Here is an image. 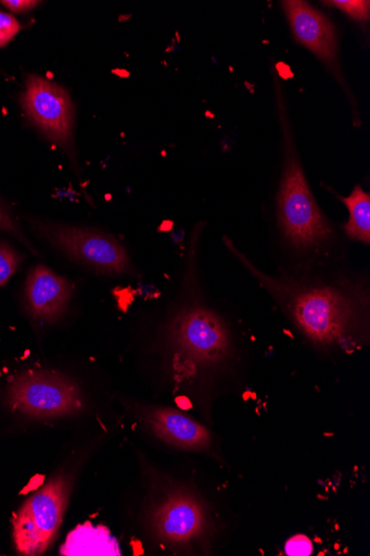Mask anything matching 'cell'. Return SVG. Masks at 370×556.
Wrapping results in <instances>:
<instances>
[{
    "label": "cell",
    "mask_w": 370,
    "mask_h": 556,
    "mask_svg": "<svg viewBox=\"0 0 370 556\" xmlns=\"http://www.w3.org/2000/svg\"><path fill=\"white\" fill-rule=\"evenodd\" d=\"M196 248L194 233L178 294L157 331L156 351L175 391L204 408L233 375L240 357L230 324L204 294Z\"/></svg>",
    "instance_id": "cell-1"
},
{
    "label": "cell",
    "mask_w": 370,
    "mask_h": 556,
    "mask_svg": "<svg viewBox=\"0 0 370 556\" xmlns=\"http://www.w3.org/2000/svg\"><path fill=\"white\" fill-rule=\"evenodd\" d=\"M227 245L314 349L348 352L368 343L370 288L362 274L320 266L266 274L231 241Z\"/></svg>",
    "instance_id": "cell-2"
},
{
    "label": "cell",
    "mask_w": 370,
    "mask_h": 556,
    "mask_svg": "<svg viewBox=\"0 0 370 556\" xmlns=\"http://www.w3.org/2000/svg\"><path fill=\"white\" fill-rule=\"evenodd\" d=\"M285 156L278 193V224L298 262L294 268L322 266V258L334 239V231L308 186L292 139L285 136Z\"/></svg>",
    "instance_id": "cell-3"
},
{
    "label": "cell",
    "mask_w": 370,
    "mask_h": 556,
    "mask_svg": "<svg viewBox=\"0 0 370 556\" xmlns=\"http://www.w3.org/2000/svg\"><path fill=\"white\" fill-rule=\"evenodd\" d=\"M146 526L158 546L187 554L205 553L216 530L205 502L177 484L155 496L146 513Z\"/></svg>",
    "instance_id": "cell-4"
},
{
    "label": "cell",
    "mask_w": 370,
    "mask_h": 556,
    "mask_svg": "<svg viewBox=\"0 0 370 556\" xmlns=\"http://www.w3.org/2000/svg\"><path fill=\"white\" fill-rule=\"evenodd\" d=\"M3 402L11 412L35 420L80 415L85 395L71 378L56 371L27 370L12 379Z\"/></svg>",
    "instance_id": "cell-5"
},
{
    "label": "cell",
    "mask_w": 370,
    "mask_h": 556,
    "mask_svg": "<svg viewBox=\"0 0 370 556\" xmlns=\"http://www.w3.org/2000/svg\"><path fill=\"white\" fill-rule=\"evenodd\" d=\"M75 476L63 470L33 494L13 520V536L21 555L44 553L64 521Z\"/></svg>",
    "instance_id": "cell-6"
},
{
    "label": "cell",
    "mask_w": 370,
    "mask_h": 556,
    "mask_svg": "<svg viewBox=\"0 0 370 556\" xmlns=\"http://www.w3.org/2000/svg\"><path fill=\"white\" fill-rule=\"evenodd\" d=\"M36 226L40 235L67 258L99 275H139L126 248L107 232L54 223H37Z\"/></svg>",
    "instance_id": "cell-7"
},
{
    "label": "cell",
    "mask_w": 370,
    "mask_h": 556,
    "mask_svg": "<svg viewBox=\"0 0 370 556\" xmlns=\"http://www.w3.org/2000/svg\"><path fill=\"white\" fill-rule=\"evenodd\" d=\"M21 103L28 118L49 140L74 154V106L64 87L41 76L30 75Z\"/></svg>",
    "instance_id": "cell-8"
},
{
    "label": "cell",
    "mask_w": 370,
    "mask_h": 556,
    "mask_svg": "<svg viewBox=\"0 0 370 556\" xmlns=\"http://www.w3.org/2000/svg\"><path fill=\"white\" fill-rule=\"evenodd\" d=\"M135 415L156 439L183 451L214 453L215 437L189 415L170 407L133 404Z\"/></svg>",
    "instance_id": "cell-9"
},
{
    "label": "cell",
    "mask_w": 370,
    "mask_h": 556,
    "mask_svg": "<svg viewBox=\"0 0 370 556\" xmlns=\"http://www.w3.org/2000/svg\"><path fill=\"white\" fill-rule=\"evenodd\" d=\"M73 298V286L64 277L43 265L35 266L25 285V302L29 316L37 323L54 325L66 314Z\"/></svg>",
    "instance_id": "cell-10"
},
{
    "label": "cell",
    "mask_w": 370,
    "mask_h": 556,
    "mask_svg": "<svg viewBox=\"0 0 370 556\" xmlns=\"http://www.w3.org/2000/svg\"><path fill=\"white\" fill-rule=\"evenodd\" d=\"M282 4L295 39L323 63L335 67L339 41L333 23L302 0H285Z\"/></svg>",
    "instance_id": "cell-11"
},
{
    "label": "cell",
    "mask_w": 370,
    "mask_h": 556,
    "mask_svg": "<svg viewBox=\"0 0 370 556\" xmlns=\"http://www.w3.org/2000/svg\"><path fill=\"white\" fill-rule=\"evenodd\" d=\"M64 556L122 555L119 543L109 528L86 522L73 530L60 551Z\"/></svg>",
    "instance_id": "cell-12"
},
{
    "label": "cell",
    "mask_w": 370,
    "mask_h": 556,
    "mask_svg": "<svg viewBox=\"0 0 370 556\" xmlns=\"http://www.w3.org/2000/svg\"><path fill=\"white\" fill-rule=\"evenodd\" d=\"M340 200L349 213V219L344 226L346 236L357 242L370 243V194L360 186H356L350 195Z\"/></svg>",
    "instance_id": "cell-13"
},
{
    "label": "cell",
    "mask_w": 370,
    "mask_h": 556,
    "mask_svg": "<svg viewBox=\"0 0 370 556\" xmlns=\"http://www.w3.org/2000/svg\"><path fill=\"white\" fill-rule=\"evenodd\" d=\"M24 257L12 245L0 241V287H4L17 273Z\"/></svg>",
    "instance_id": "cell-14"
},
{
    "label": "cell",
    "mask_w": 370,
    "mask_h": 556,
    "mask_svg": "<svg viewBox=\"0 0 370 556\" xmlns=\"http://www.w3.org/2000/svg\"><path fill=\"white\" fill-rule=\"evenodd\" d=\"M324 4L342 11L355 22L365 24L369 20L370 3L368 0L366 2L363 0H332Z\"/></svg>",
    "instance_id": "cell-15"
},
{
    "label": "cell",
    "mask_w": 370,
    "mask_h": 556,
    "mask_svg": "<svg viewBox=\"0 0 370 556\" xmlns=\"http://www.w3.org/2000/svg\"><path fill=\"white\" fill-rule=\"evenodd\" d=\"M0 230L10 232L12 236L22 241L35 255H38L37 250L33 247L30 241L23 233L20 225L16 223L10 212L0 205Z\"/></svg>",
    "instance_id": "cell-16"
},
{
    "label": "cell",
    "mask_w": 370,
    "mask_h": 556,
    "mask_svg": "<svg viewBox=\"0 0 370 556\" xmlns=\"http://www.w3.org/2000/svg\"><path fill=\"white\" fill-rule=\"evenodd\" d=\"M21 29L22 26L14 16L0 12V48L8 45Z\"/></svg>",
    "instance_id": "cell-17"
},
{
    "label": "cell",
    "mask_w": 370,
    "mask_h": 556,
    "mask_svg": "<svg viewBox=\"0 0 370 556\" xmlns=\"http://www.w3.org/2000/svg\"><path fill=\"white\" fill-rule=\"evenodd\" d=\"M312 552V544L305 535L290 539L285 545V553L290 556H307Z\"/></svg>",
    "instance_id": "cell-18"
},
{
    "label": "cell",
    "mask_w": 370,
    "mask_h": 556,
    "mask_svg": "<svg viewBox=\"0 0 370 556\" xmlns=\"http://www.w3.org/2000/svg\"><path fill=\"white\" fill-rule=\"evenodd\" d=\"M0 4L14 13H25L35 9L40 2H35V0H3Z\"/></svg>",
    "instance_id": "cell-19"
}]
</instances>
